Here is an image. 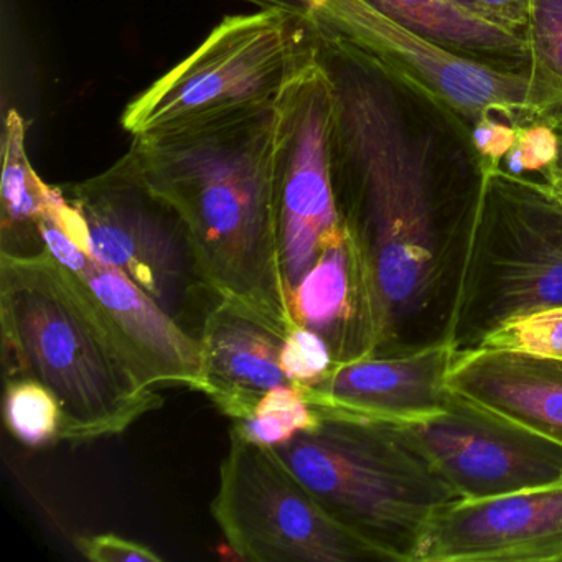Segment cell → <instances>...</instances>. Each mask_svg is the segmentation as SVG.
Wrapping results in <instances>:
<instances>
[{
    "mask_svg": "<svg viewBox=\"0 0 562 562\" xmlns=\"http://www.w3.org/2000/svg\"><path fill=\"white\" fill-rule=\"evenodd\" d=\"M312 29L334 94L335 203L367 276L373 355L439 344L492 169L453 108L345 38Z\"/></svg>",
    "mask_w": 562,
    "mask_h": 562,
    "instance_id": "obj_1",
    "label": "cell"
},
{
    "mask_svg": "<svg viewBox=\"0 0 562 562\" xmlns=\"http://www.w3.org/2000/svg\"><path fill=\"white\" fill-rule=\"evenodd\" d=\"M276 104L133 137L130 153L149 189L182 218L213 294L289 335L299 325L276 212Z\"/></svg>",
    "mask_w": 562,
    "mask_h": 562,
    "instance_id": "obj_2",
    "label": "cell"
},
{
    "mask_svg": "<svg viewBox=\"0 0 562 562\" xmlns=\"http://www.w3.org/2000/svg\"><path fill=\"white\" fill-rule=\"evenodd\" d=\"M0 328L5 380L47 387L61 409V440L126 432L164 406L97 305L45 249L0 255Z\"/></svg>",
    "mask_w": 562,
    "mask_h": 562,
    "instance_id": "obj_3",
    "label": "cell"
},
{
    "mask_svg": "<svg viewBox=\"0 0 562 562\" xmlns=\"http://www.w3.org/2000/svg\"><path fill=\"white\" fill-rule=\"evenodd\" d=\"M321 416L271 449L380 561L411 562L430 519L459 496L400 424Z\"/></svg>",
    "mask_w": 562,
    "mask_h": 562,
    "instance_id": "obj_4",
    "label": "cell"
},
{
    "mask_svg": "<svg viewBox=\"0 0 562 562\" xmlns=\"http://www.w3.org/2000/svg\"><path fill=\"white\" fill-rule=\"evenodd\" d=\"M562 305V199L542 180L490 170L450 321L456 358L519 315Z\"/></svg>",
    "mask_w": 562,
    "mask_h": 562,
    "instance_id": "obj_5",
    "label": "cell"
},
{
    "mask_svg": "<svg viewBox=\"0 0 562 562\" xmlns=\"http://www.w3.org/2000/svg\"><path fill=\"white\" fill-rule=\"evenodd\" d=\"M317 54L314 29L276 8L223 19L179 65L124 110L133 137L170 133L274 106Z\"/></svg>",
    "mask_w": 562,
    "mask_h": 562,
    "instance_id": "obj_6",
    "label": "cell"
},
{
    "mask_svg": "<svg viewBox=\"0 0 562 562\" xmlns=\"http://www.w3.org/2000/svg\"><path fill=\"white\" fill-rule=\"evenodd\" d=\"M61 189L87 222L91 255L120 269L199 338L218 297L203 279L182 218L149 189L133 154Z\"/></svg>",
    "mask_w": 562,
    "mask_h": 562,
    "instance_id": "obj_7",
    "label": "cell"
},
{
    "mask_svg": "<svg viewBox=\"0 0 562 562\" xmlns=\"http://www.w3.org/2000/svg\"><path fill=\"white\" fill-rule=\"evenodd\" d=\"M212 515L241 561H380L341 526L271 447L229 430Z\"/></svg>",
    "mask_w": 562,
    "mask_h": 562,
    "instance_id": "obj_8",
    "label": "cell"
},
{
    "mask_svg": "<svg viewBox=\"0 0 562 562\" xmlns=\"http://www.w3.org/2000/svg\"><path fill=\"white\" fill-rule=\"evenodd\" d=\"M302 15L423 87L475 126L498 114L518 126L536 123L562 94L531 75L506 74L450 54L381 14L364 0H246Z\"/></svg>",
    "mask_w": 562,
    "mask_h": 562,
    "instance_id": "obj_9",
    "label": "cell"
},
{
    "mask_svg": "<svg viewBox=\"0 0 562 562\" xmlns=\"http://www.w3.org/2000/svg\"><path fill=\"white\" fill-rule=\"evenodd\" d=\"M331 116L330 78L315 54L276 104V212L289 297L341 228L331 183Z\"/></svg>",
    "mask_w": 562,
    "mask_h": 562,
    "instance_id": "obj_10",
    "label": "cell"
},
{
    "mask_svg": "<svg viewBox=\"0 0 562 562\" xmlns=\"http://www.w3.org/2000/svg\"><path fill=\"white\" fill-rule=\"evenodd\" d=\"M403 427L460 499L562 483V443L456 391L442 413Z\"/></svg>",
    "mask_w": 562,
    "mask_h": 562,
    "instance_id": "obj_11",
    "label": "cell"
},
{
    "mask_svg": "<svg viewBox=\"0 0 562 562\" xmlns=\"http://www.w3.org/2000/svg\"><path fill=\"white\" fill-rule=\"evenodd\" d=\"M54 190V186H52ZM48 200L42 236L48 252L97 305L147 383L202 390V345L167 315L139 285L78 245L58 222Z\"/></svg>",
    "mask_w": 562,
    "mask_h": 562,
    "instance_id": "obj_12",
    "label": "cell"
},
{
    "mask_svg": "<svg viewBox=\"0 0 562 562\" xmlns=\"http://www.w3.org/2000/svg\"><path fill=\"white\" fill-rule=\"evenodd\" d=\"M411 562H562V483L457 499L430 519Z\"/></svg>",
    "mask_w": 562,
    "mask_h": 562,
    "instance_id": "obj_13",
    "label": "cell"
},
{
    "mask_svg": "<svg viewBox=\"0 0 562 562\" xmlns=\"http://www.w3.org/2000/svg\"><path fill=\"white\" fill-rule=\"evenodd\" d=\"M453 361L456 351L443 340L338 364L324 380L301 390L318 413L409 426L446 409Z\"/></svg>",
    "mask_w": 562,
    "mask_h": 562,
    "instance_id": "obj_14",
    "label": "cell"
},
{
    "mask_svg": "<svg viewBox=\"0 0 562 562\" xmlns=\"http://www.w3.org/2000/svg\"><path fill=\"white\" fill-rule=\"evenodd\" d=\"M288 335L238 302L218 299L200 330L205 394L225 416L241 420L259 401L291 383L281 368Z\"/></svg>",
    "mask_w": 562,
    "mask_h": 562,
    "instance_id": "obj_15",
    "label": "cell"
},
{
    "mask_svg": "<svg viewBox=\"0 0 562 562\" xmlns=\"http://www.w3.org/2000/svg\"><path fill=\"white\" fill-rule=\"evenodd\" d=\"M291 307L297 325L324 338L334 367L373 355L370 289L344 225L324 243L314 268L292 292Z\"/></svg>",
    "mask_w": 562,
    "mask_h": 562,
    "instance_id": "obj_16",
    "label": "cell"
},
{
    "mask_svg": "<svg viewBox=\"0 0 562 562\" xmlns=\"http://www.w3.org/2000/svg\"><path fill=\"white\" fill-rule=\"evenodd\" d=\"M447 384L460 396L562 443V361L473 350L456 358Z\"/></svg>",
    "mask_w": 562,
    "mask_h": 562,
    "instance_id": "obj_17",
    "label": "cell"
},
{
    "mask_svg": "<svg viewBox=\"0 0 562 562\" xmlns=\"http://www.w3.org/2000/svg\"><path fill=\"white\" fill-rule=\"evenodd\" d=\"M371 8L450 54L493 70L535 77L525 35L485 21L453 0H364Z\"/></svg>",
    "mask_w": 562,
    "mask_h": 562,
    "instance_id": "obj_18",
    "label": "cell"
},
{
    "mask_svg": "<svg viewBox=\"0 0 562 562\" xmlns=\"http://www.w3.org/2000/svg\"><path fill=\"white\" fill-rule=\"evenodd\" d=\"M27 126L15 110L5 116L0 182V255L37 256L47 249L42 220L52 186L45 183L27 153Z\"/></svg>",
    "mask_w": 562,
    "mask_h": 562,
    "instance_id": "obj_19",
    "label": "cell"
},
{
    "mask_svg": "<svg viewBox=\"0 0 562 562\" xmlns=\"http://www.w3.org/2000/svg\"><path fill=\"white\" fill-rule=\"evenodd\" d=\"M5 424L22 446L31 449L61 440V409L54 394L27 378L5 380Z\"/></svg>",
    "mask_w": 562,
    "mask_h": 562,
    "instance_id": "obj_20",
    "label": "cell"
},
{
    "mask_svg": "<svg viewBox=\"0 0 562 562\" xmlns=\"http://www.w3.org/2000/svg\"><path fill=\"white\" fill-rule=\"evenodd\" d=\"M473 350L509 351L562 361V305L505 322Z\"/></svg>",
    "mask_w": 562,
    "mask_h": 562,
    "instance_id": "obj_21",
    "label": "cell"
},
{
    "mask_svg": "<svg viewBox=\"0 0 562 562\" xmlns=\"http://www.w3.org/2000/svg\"><path fill=\"white\" fill-rule=\"evenodd\" d=\"M526 37L536 80L562 94V0H531Z\"/></svg>",
    "mask_w": 562,
    "mask_h": 562,
    "instance_id": "obj_22",
    "label": "cell"
},
{
    "mask_svg": "<svg viewBox=\"0 0 562 562\" xmlns=\"http://www.w3.org/2000/svg\"><path fill=\"white\" fill-rule=\"evenodd\" d=\"M334 364L324 338L301 325L288 335L282 345L281 368L295 386L307 387L318 383L330 373Z\"/></svg>",
    "mask_w": 562,
    "mask_h": 562,
    "instance_id": "obj_23",
    "label": "cell"
},
{
    "mask_svg": "<svg viewBox=\"0 0 562 562\" xmlns=\"http://www.w3.org/2000/svg\"><path fill=\"white\" fill-rule=\"evenodd\" d=\"M561 137L546 123L518 126V137L499 169L518 177L541 176L559 154Z\"/></svg>",
    "mask_w": 562,
    "mask_h": 562,
    "instance_id": "obj_24",
    "label": "cell"
},
{
    "mask_svg": "<svg viewBox=\"0 0 562 562\" xmlns=\"http://www.w3.org/2000/svg\"><path fill=\"white\" fill-rule=\"evenodd\" d=\"M255 416L268 417L284 427L292 439L297 434L307 432L321 423V413L305 400L301 387L288 383L269 391L258 406Z\"/></svg>",
    "mask_w": 562,
    "mask_h": 562,
    "instance_id": "obj_25",
    "label": "cell"
},
{
    "mask_svg": "<svg viewBox=\"0 0 562 562\" xmlns=\"http://www.w3.org/2000/svg\"><path fill=\"white\" fill-rule=\"evenodd\" d=\"M78 552L94 562H162L159 552L133 539L103 532V535L78 536L75 539Z\"/></svg>",
    "mask_w": 562,
    "mask_h": 562,
    "instance_id": "obj_26",
    "label": "cell"
},
{
    "mask_svg": "<svg viewBox=\"0 0 562 562\" xmlns=\"http://www.w3.org/2000/svg\"><path fill=\"white\" fill-rule=\"evenodd\" d=\"M516 137H518V127L498 114L483 117L472 127L475 149L492 170L502 167L506 154L516 144Z\"/></svg>",
    "mask_w": 562,
    "mask_h": 562,
    "instance_id": "obj_27",
    "label": "cell"
},
{
    "mask_svg": "<svg viewBox=\"0 0 562 562\" xmlns=\"http://www.w3.org/2000/svg\"><path fill=\"white\" fill-rule=\"evenodd\" d=\"M472 14L509 29L516 34H528L531 0H453ZM528 38V37H526Z\"/></svg>",
    "mask_w": 562,
    "mask_h": 562,
    "instance_id": "obj_28",
    "label": "cell"
},
{
    "mask_svg": "<svg viewBox=\"0 0 562 562\" xmlns=\"http://www.w3.org/2000/svg\"><path fill=\"white\" fill-rule=\"evenodd\" d=\"M539 180H542L559 199H562V140L558 157H555L554 162L539 176Z\"/></svg>",
    "mask_w": 562,
    "mask_h": 562,
    "instance_id": "obj_29",
    "label": "cell"
},
{
    "mask_svg": "<svg viewBox=\"0 0 562 562\" xmlns=\"http://www.w3.org/2000/svg\"><path fill=\"white\" fill-rule=\"evenodd\" d=\"M536 123H546L554 127L555 133L559 134L562 140V101L551 104L548 110L542 111Z\"/></svg>",
    "mask_w": 562,
    "mask_h": 562,
    "instance_id": "obj_30",
    "label": "cell"
}]
</instances>
